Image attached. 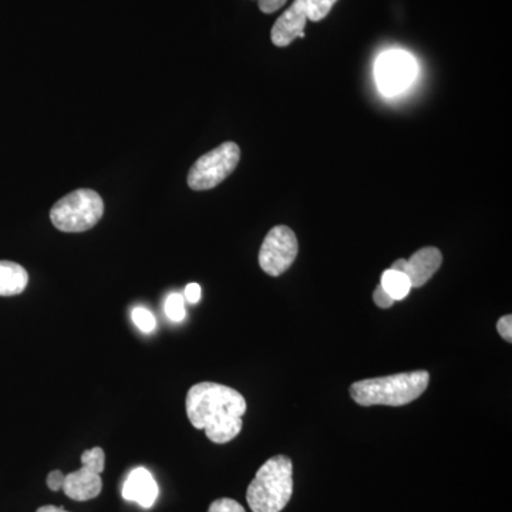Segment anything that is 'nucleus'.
Returning <instances> with one entry per match:
<instances>
[{
	"label": "nucleus",
	"mask_w": 512,
	"mask_h": 512,
	"mask_svg": "<svg viewBox=\"0 0 512 512\" xmlns=\"http://www.w3.org/2000/svg\"><path fill=\"white\" fill-rule=\"evenodd\" d=\"M192 426L215 444L229 443L241 433L247 402L238 390L220 383L194 384L185 399Z\"/></svg>",
	"instance_id": "obj_1"
},
{
	"label": "nucleus",
	"mask_w": 512,
	"mask_h": 512,
	"mask_svg": "<svg viewBox=\"0 0 512 512\" xmlns=\"http://www.w3.org/2000/svg\"><path fill=\"white\" fill-rule=\"evenodd\" d=\"M430 375L426 370L360 380L350 386V396L360 406H406L426 392Z\"/></svg>",
	"instance_id": "obj_2"
},
{
	"label": "nucleus",
	"mask_w": 512,
	"mask_h": 512,
	"mask_svg": "<svg viewBox=\"0 0 512 512\" xmlns=\"http://www.w3.org/2000/svg\"><path fill=\"white\" fill-rule=\"evenodd\" d=\"M291 458L275 456L259 468L249 484L247 501L252 512H281L293 493Z\"/></svg>",
	"instance_id": "obj_3"
},
{
	"label": "nucleus",
	"mask_w": 512,
	"mask_h": 512,
	"mask_svg": "<svg viewBox=\"0 0 512 512\" xmlns=\"http://www.w3.org/2000/svg\"><path fill=\"white\" fill-rule=\"evenodd\" d=\"M104 202L93 190H76L53 205L50 220L59 231L84 232L99 224Z\"/></svg>",
	"instance_id": "obj_4"
},
{
	"label": "nucleus",
	"mask_w": 512,
	"mask_h": 512,
	"mask_svg": "<svg viewBox=\"0 0 512 512\" xmlns=\"http://www.w3.org/2000/svg\"><path fill=\"white\" fill-rule=\"evenodd\" d=\"M241 158L238 144L228 141L204 154L192 165L188 173L191 190L205 191L217 187L234 173Z\"/></svg>",
	"instance_id": "obj_5"
},
{
	"label": "nucleus",
	"mask_w": 512,
	"mask_h": 512,
	"mask_svg": "<svg viewBox=\"0 0 512 512\" xmlns=\"http://www.w3.org/2000/svg\"><path fill=\"white\" fill-rule=\"evenodd\" d=\"M338 0H293L271 30L272 43L278 47L291 45L298 37H305L306 22H320L329 15Z\"/></svg>",
	"instance_id": "obj_6"
},
{
	"label": "nucleus",
	"mask_w": 512,
	"mask_h": 512,
	"mask_svg": "<svg viewBox=\"0 0 512 512\" xmlns=\"http://www.w3.org/2000/svg\"><path fill=\"white\" fill-rule=\"evenodd\" d=\"M106 466V454L101 447L90 448L82 454V468L64 476L63 491L70 500L90 501L99 497Z\"/></svg>",
	"instance_id": "obj_7"
},
{
	"label": "nucleus",
	"mask_w": 512,
	"mask_h": 512,
	"mask_svg": "<svg viewBox=\"0 0 512 512\" xmlns=\"http://www.w3.org/2000/svg\"><path fill=\"white\" fill-rule=\"evenodd\" d=\"M416 74V60L404 50H389L376 60V83L384 96H396L409 89Z\"/></svg>",
	"instance_id": "obj_8"
},
{
	"label": "nucleus",
	"mask_w": 512,
	"mask_h": 512,
	"mask_svg": "<svg viewBox=\"0 0 512 512\" xmlns=\"http://www.w3.org/2000/svg\"><path fill=\"white\" fill-rule=\"evenodd\" d=\"M298 252L299 244L295 232L286 225H276L262 242L259 266L265 274L281 276L291 268Z\"/></svg>",
	"instance_id": "obj_9"
},
{
	"label": "nucleus",
	"mask_w": 512,
	"mask_h": 512,
	"mask_svg": "<svg viewBox=\"0 0 512 512\" xmlns=\"http://www.w3.org/2000/svg\"><path fill=\"white\" fill-rule=\"evenodd\" d=\"M443 264V255L434 247L421 248L410 259H397L392 269L403 272L409 278L412 288H421L433 278Z\"/></svg>",
	"instance_id": "obj_10"
},
{
	"label": "nucleus",
	"mask_w": 512,
	"mask_h": 512,
	"mask_svg": "<svg viewBox=\"0 0 512 512\" xmlns=\"http://www.w3.org/2000/svg\"><path fill=\"white\" fill-rule=\"evenodd\" d=\"M123 497L140 507H153L158 497V485L153 474L144 467L134 468L124 481Z\"/></svg>",
	"instance_id": "obj_11"
},
{
	"label": "nucleus",
	"mask_w": 512,
	"mask_h": 512,
	"mask_svg": "<svg viewBox=\"0 0 512 512\" xmlns=\"http://www.w3.org/2000/svg\"><path fill=\"white\" fill-rule=\"evenodd\" d=\"M29 274L22 265L0 261V296H16L25 291Z\"/></svg>",
	"instance_id": "obj_12"
},
{
	"label": "nucleus",
	"mask_w": 512,
	"mask_h": 512,
	"mask_svg": "<svg viewBox=\"0 0 512 512\" xmlns=\"http://www.w3.org/2000/svg\"><path fill=\"white\" fill-rule=\"evenodd\" d=\"M380 285L384 291L389 293L394 299V302L403 301L410 291H412V284L409 278L403 272L396 271V269H387L380 278Z\"/></svg>",
	"instance_id": "obj_13"
},
{
	"label": "nucleus",
	"mask_w": 512,
	"mask_h": 512,
	"mask_svg": "<svg viewBox=\"0 0 512 512\" xmlns=\"http://www.w3.org/2000/svg\"><path fill=\"white\" fill-rule=\"evenodd\" d=\"M164 309L165 315L168 316V319L173 320V322H181V320H184L185 316H187V311H185V299L180 293H171V295L165 299Z\"/></svg>",
	"instance_id": "obj_14"
},
{
	"label": "nucleus",
	"mask_w": 512,
	"mask_h": 512,
	"mask_svg": "<svg viewBox=\"0 0 512 512\" xmlns=\"http://www.w3.org/2000/svg\"><path fill=\"white\" fill-rule=\"evenodd\" d=\"M131 318H133V322L136 323L137 328L143 330V332L150 333L156 329V318H154L153 313L146 308L134 309V311L131 312Z\"/></svg>",
	"instance_id": "obj_15"
},
{
	"label": "nucleus",
	"mask_w": 512,
	"mask_h": 512,
	"mask_svg": "<svg viewBox=\"0 0 512 512\" xmlns=\"http://www.w3.org/2000/svg\"><path fill=\"white\" fill-rule=\"evenodd\" d=\"M208 512H247L238 501L231 498H220L210 505Z\"/></svg>",
	"instance_id": "obj_16"
},
{
	"label": "nucleus",
	"mask_w": 512,
	"mask_h": 512,
	"mask_svg": "<svg viewBox=\"0 0 512 512\" xmlns=\"http://www.w3.org/2000/svg\"><path fill=\"white\" fill-rule=\"evenodd\" d=\"M373 301L382 309L392 308L394 305V299L389 293L384 291L382 285L377 286L375 292H373Z\"/></svg>",
	"instance_id": "obj_17"
},
{
	"label": "nucleus",
	"mask_w": 512,
	"mask_h": 512,
	"mask_svg": "<svg viewBox=\"0 0 512 512\" xmlns=\"http://www.w3.org/2000/svg\"><path fill=\"white\" fill-rule=\"evenodd\" d=\"M497 330L501 338L511 343L512 340V316H503L497 323Z\"/></svg>",
	"instance_id": "obj_18"
},
{
	"label": "nucleus",
	"mask_w": 512,
	"mask_h": 512,
	"mask_svg": "<svg viewBox=\"0 0 512 512\" xmlns=\"http://www.w3.org/2000/svg\"><path fill=\"white\" fill-rule=\"evenodd\" d=\"M288 0H258L259 9L262 13H275L284 8Z\"/></svg>",
	"instance_id": "obj_19"
},
{
	"label": "nucleus",
	"mask_w": 512,
	"mask_h": 512,
	"mask_svg": "<svg viewBox=\"0 0 512 512\" xmlns=\"http://www.w3.org/2000/svg\"><path fill=\"white\" fill-rule=\"evenodd\" d=\"M47 487L52 491H60L63 490L64 484V474L60 470H53L52 473H49L46 480Z\"/></svg>",
	"instance_id": "obj_20"
},
{
	"label": "nucleus",
	"mask_w": 512,
	"mask_h": 512,
	"mask_svg": "<svg viewBox=\"0 0 512 512\" xmlns=\"http://www.w3.org/2000/svg\"><path fill=\"white\" fill-rule=\"evenodd\" d=\"M183 296L185 301L195 305L201 299V286L198 284H188Z\"/></svg>",
	"instance_id": "obj_21"
},
{
	"label": "nucleus",
	"mask_w": 512,
	"mask_h": 512,
	"mask_svg": "<svg viewBox=\"0 0 512 512\" xmlns=\"http://www.w3.org/2000/svg\"><path fill=\"white\" fill-rule=\"evenodd\" d=\"M36 512H67L63 507H55V505H45L40 507Z\"/></svg>",
	"instance_id": "obj_22"
}]
</instances>
